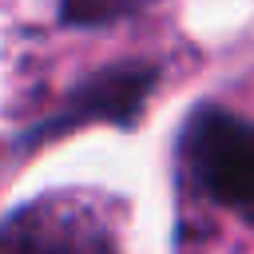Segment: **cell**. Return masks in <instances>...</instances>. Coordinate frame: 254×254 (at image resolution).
<instances>
[{
    "mask_svg": "<svg viewBox=\"0 0 254 254\" xmlns=\"http://www.w3.org/2000/svg\"><path fill=\"white\" fill-rule=\"evenodd\" d=\"M183 155L210 202L254 222V119L202 107L187 123Z\"/></svg>",
    "mask_w": 254,
    "mask_h": 254,
    "instance_id": "6da1fadb",
    "label": "cell"
},
{
    "mask_svg": "<svg viewBox=\"0 0 254 254\" xmlns=\"http://www.w3.org/2000/svg\"><path fill=\"white\" fill-rule=\"evenodd\" d=\"M0 254H119L95 206L44 198L20 206L0 226Z\"/></svg>",
    "mask_w": 254,
    "mask_h": 254,
    "instance_id": "7a4b0ae2",
    "label": "cell"
},
{
    "mask_svg": "<svg viewBox=\"0 0 254 254\" xmlns=\"http://www.w3.org/2000/svg\"><path fill=\"white\" fill-rule=\"evenodd\" d=\"M151 79L155 71L151 67H111L103 75H95L87 87H79L71 95V103L64 107V115L52 123V131H67L75 123H87V119H123L131 115L143 95L151 91Z\"/></svg>",
    "mask_w": 254,
    "mask_h": 254,
    "instance_id": "3957f363",
    "label": "cell"
},
{
    "mask_svg": "<svg viewBox=\"0 0 254 254\" xmlns=\"http://www.w3.org/2000/svg\"><path fill=\"white\" fill-rule=\"evenodd\" d=\"M151 0H60V20L71 28H99L143 12Z\"/></svg>",
    "mask_w": 254,
    "mask_h": 254,
    "instance_id": "277c9868",
    "label": "cell"
}]
</instances>
